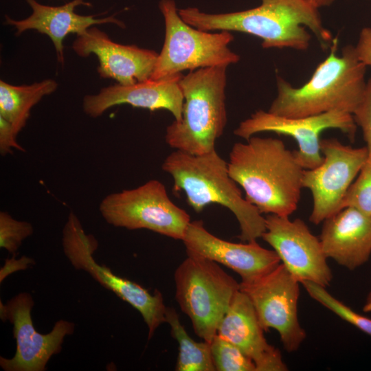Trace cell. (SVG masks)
I'll use <instances>...</instances> for the list:
<instances>
[{
	"instance_id": "obj_1",
	"label": "cell",
	"mask_w": 371,
	"mask_h": 371,
	"mask_svg": "<svg viewBox=\"0 0 371 371\" xmlns=\"http://www.w3.org/2000/svg\"><path fill=\"white\" fill-rule=\"evenodd\" d=\"M260 5L245 10L211 14L194 7L178 10L181 19L199 30L236 31L262 40V47L306 50L311 36L324 49L335 38L322 21L319 8L311 0H260Z\"/></svg>"
},
{
	"instance_id": "obj_2",
	"label": "cell",
	"mask_w": 371,
	"mask_h": 371,
	"mask_svg": "<svg viewBox=\"0 0 371 371\" xmlns=\"http://www.w3.org/2000/svg\"><path fill=\"white\" fill-rule=\"evenodd\" d=\"M229 158L230 177L261 214L290 216L297 210L304 169L281 139L253 135L235 143Z\"/></svg>"
},
{
	"instance_id": "obj_3",
	"label": "cell",
	"mask_w": 371,
	"mask_h": 371,
	"mask_svg": "<svg viewBox=\"0 0 371 371\" xmlns=\"http://www.w3.org/2000/svg\"><path fill=\"white\" fill-rule=\"evenodd\" d=\"M337 43L335 38L328 56L302 87H294L278 76L277 95L268 111L291 118L333 111L353 114L365 92L367 67L359 60L353 45L344 47L338 55Z\"/></svg>"
},
{
	"instance_id": "obj_4",
	"label": "cell",
	"mask_w": 371,
	"mask_h": 371,
	"mask_svg": "<svg viewBox=\"0 0 371 371\" xmlns=\"http://www.w3.org/2000/svg\"><path fill=\"white\" fill-rule=\"evenodd\" d=\"M161 168L173 179L175 191H183L188 205L197 213L216 203L229 210L237 219L242 242L256 241L265 231V219L243 197L230 177L226 162L216 151L193 155L179 150L169 154Z\"/></svg>"
},
{
	"instance_id": "obj_5",
	"label": "cell",
	"mask_w": 371,
	"mask_h": 371,
	"mask_svg": "<svg viewBox=\"0 0 371 371\" xmlns=\"http://www.w3.org/2000/svg\"><path fill=\"white\" fill-rule=\"evenodd\" d=\"M226 66L196 69L179 81L182 118L166 128V142L175 150L203 155L215 149L227 122Z\"/></svg>"
},
{
	"instance_id": "obj_6",
	"label": "cell",
	"mask_w": 371,
	"mask_h": 371,
	"mask_svg": "<svg viewBox=\"0 0 371 371\" xmlns=\"http://www.w3.org/2000/svg\"><path fill=\"white\" fill-rule=\"evenodd\" d=\"M175 299L190 318L195 334L211 342L240 283L217 262L187 254L174 273Z\"/></svg>"
},
{
	"instance_id": "obj_7",
	"label": "cell",
	"mask_w": 371,
	"mask_h": 371,
	"mask_svg": "<svg viewBox=\"0 0 371 371\" xmlns=\"http://www.w3.org/2000/svg\"><path fill=\"white\" fill-rule=\"evenodd\" d=\"M165 40L151 75L160 79L181 74L184 70L235 64L240 56L229 48L234 36L229 31L209 32L195 28L179 16L174 0H161Z\"/></svg>"
},
{
	"instance_id": "obj_8",
	"label": "cell",
	"mask_w": 371,
	"mask_h": 371,
	"mask_svg": "<svg viewBox=\"0 0 371 371\" xmlns=\"http://www.w3.org/2000/svg\"><path fill=\"white\" fill-rule=\"evenodd\" d=\"M99 210L113 226L146 229L180 240L191 221L187 212L171 201L164 185L156 179L108 194L100 202Z\"/></svg>"
},
{
	"instance_id": "obj_9",
	"label": "cell",
	"mask_w": 371,
	"mask_h": 371,
	"mask_svg": "<svg viewBox=\"0 0 371 371\" xmlns=\"http://www.w3.org/2000/svg\"><path fill=\"white\" fill-rule=\"evenodd\" d=\"M62 245L65 255L76 269L87 271L102 286L139 312L148 329V339L161 324L166 323L168 307L161 293L155 290L152 294L141 285L98 264L93 256L98 248L97 240L85 233L79 218L72 212L63 229Z\"/></svg>"
},
{
	"instance_id": "obj_10",
	"label": "cell",
	"mask_w": 371,
	"mask_h": 371,
	"mask_svg": "<svg viewBox=\"0 0 371 371\" xmlns=\"http://www.w3.org/2000/svg\"><path fill=\"white\" fill-rule=\"evenodd\" d=\"M300 284L281 262L254 282H240L263 330H276L287 352L297 351L306 337L298 319Z\"/></svg>"
},
{
	"instance_id": "obj_11",
	"label": "cell",
	"mask_w": 371,
	"mask_h": 371,
	"mask_svg": "<svg viewBox=\"0 0 371 371\" xmlns=\"http://www.w3.org/2000/svg\"><path fill=\"white\" fill-rule=\"evenodd\" d=\"M323 161L304 170L302 187L310 190L313 209L309 221L315 225L342 210L344 196L368 158L365 147L353 148L337 139L320 140Z\"/></svg>"
},
{
	"instance_id": "obj_12",
	"label": "cell",
	"mask_w": 371,
	"mask_h": 371,
	"mask_svg": "<svg viewBox=\"0 0 371 371\" xmlns=\"http://www.w3.org/2000/svg\"><path fill=\"white\" fill-rule=\"evenodd\" d=\"M329 128L339 129L354 141L357 126L352 114L340 111L291 118L258 110L242 121L234 131V134L246 140L262 132L292 137L299 147L298 150L293 151L295 157L306 170L315 168L323 161L320 134Z\"/></svg>"
},
{
	"instance_id": "obj_13",
	"label": "cell",
	"mask_w": 371,
	"mask_h": 371,
	"mask_svg": "<svg viewBox=\"0 0 371 371\" xmlns=\"http://www.w3.org/2000/svg\"><path fill=\"white\" fill-rule=\"evenodd\" d=\"M34 304L32 295L26 292L19 293L5 304L1 302V318L12 324L16 342L12 358L0 357V366L5 371L45 370L49 359L61 350L65 337L74 331V323L60 319L49 333L37 332L31 317Z\"/></svg>"
},
{
	"instance_id": "obj_14",
	"label": "cell",
	"mask_w": 371,
	"mask_h": 371,
	"mask_svg": "<svg viewBox=\"0 0 371 371\" xmlns=\"http://www.w3.org/2000/svg\"><path fill=\"white\" fill-rule=\"evenodd\" d=\"M261 238L276 251L280 262L298 280L330 285L333 273L327 263L319 238L300 218L269 214Z\"/></svg>"
},
{
	"instance_id": "obj_15",
	"label": "cell",
	"mask_w": 371,
	"mask_h": 371,
	"mask_svg": "<svg viewBox=\"0 0 371 371\" xmlns=\"http://www.w3.org/2000/svg\"><path fill=\"white\" fill-rule=\"evenodd\" d=\"M182 241L186 253L221 264L235 271L241 282H251L274 269L281 262L274 250L256 241L232 243L211 234L201 220L190 221Z\"/></svg>"
},
{
	"instance_id": "obj_16",
	"label": "cell",
	"mask_w": 371,
	"mask_h": 371,
	"mask_svg": "<svg viewBox=\"0 0 371 371\" xmlns=\"http://www.w3.org/2000/svg\"><path fill=\"white\" fill-rule=\"evenodd\" d=\"M72 49L82 58L95 55L100 76L115 80L122 85L150 79L158 57V53L153 50L117 43L95 27L77 36Z\"/></svg>"
},
{
	"instance_id": "obj_17",
	"label": "cell",
	"mask_w": 371,
	"mask_h": 371,
	"mask_svg": "<svg viewBox=\"0 0 371 371\" xmlns=\"http://www.w3.org/2000/svg\"><path fill=\"white\" fill-rule=\"evenodd\" d=\"M182 76L178 74L129 85L117 83L104 87L99 93L83 98V111L86 115L95 118L114 106L130 104L150 111H169L175 120L179 121L182 118L184 100L179 85Z\"/></svg>"
},
{
	"instance_id": "obj_18",
	"label": "cell",
	"mask_w": 371,
	"mask_h": 371,
	"mask_svg": "<svg viewBox=\"0 0 371 371\" xmlns=\"http://www.w3.org/2000/svg\"><path fill=\"white\" fill-rule=\"evenodd\" d=\"M32 9V14L27 18L16 20L8 15L5 23L16 30V35L19 36L27 30H36L47 35L53 43L58 62L64 65V40L69 34L77 36L85 34L88 29L95 25L113 23L120 27L124 23L110 15L104 18H97L98 14L80 15L75 12L79 5L91 6V3L85 0H72L64 5L51 6L38 3L36 0H25Z\"/></svg>"
},
{
	"instance_id": "obj_19",
	"label": "cell",
	"mask_w": 371,
	"mask_h": 371,
	"mask_svg": "<svg viewBox=\"0 0 371 371\" xmlns=\"http://www.w3.org/2000/svg\"><path fill=\"white\" fill-rule=\"evenodd\" d=\"M264 331L250 300L239 290L223 317L217 334L249 358L256 371L288 370L281 352L267 342Z\"/></svg>"
},
{
	"instance_id": "obj_20",
	"label": "cell",
	"mask_w": 371,
	"mask_h": 371,
	"mask_svg": "<svg viewBox=\"0 0 371 371\" xmlns=\"http://www.w3.org/2000/svg\"><path fill=\"white\" fill-rule=\"evenodd\" d=\"M319 240L327 259L354 270L371 255V216L346 207L323 221Z\"/></svg>"
},
{
	"instance_id": "obj_21",
	"label": "cell",
	"mask_w": 371,
	"mask_h": 371,
	"mask_svg": "<svg viewBox=\"0 0 371 371\" xmlns=\"http://www.w3.org/2000/svg\"><path fill=\"white\" fill-rule=\"evenodd\" d=\"M58 87L53 79L22 85H13L1 80L0 116L11 124L18 135L26 125L32 107L43 98L56 91Z\"/></svg>"
},
{
	"instance_id": "obj_22",
	"label": "cell",
	"mask_w": 371,
	"mask_h": 371,
	"mask_svg": "<svg viewBox=\"0 0 371 371\" xmlns=\"http://www.w3.org/2000/svg\"><path fill=\"white\" fill-rule=\"evenodd\" d=\"M166 323L179 346L176 363L177 371H215L210 343L196 341L188 334L181 324L177 311L168 307Z\"/></svg>"
},
{
	"instance_id": "obj_23",
	"label": "cell",
	"mask_w": 371,
	"mask_h": 371,
	"mask_svg": "<svg viewBox=\"0 0 371 371\" xmlns=\"http://www.w3.org/2000/svg\"><path fill=\"white\" fill-rule=\"evenodd\" d=\"M309 296L338 317L371 337V319L357 313L327 291L326 287L312 282L301 283Z\"/></svg>"
},
{
	"instance_id": "obj_24",
	"label": "cell",
	"mask_w": 371,
	"mask_h": 371,
	"mask_svg": "<svg viewBox=\"0 0 371 371\" xmlns=\"http://www.w3.org/2000/svg\"><path fill=\"white\" fill-rule=\"evenodd\" d=\"M211 352L217 371H256L254 362L237 346L216 334L212 341Z\"/></svg>"
},
{
	"instance_id": "obj_25",
	"label": "cell",
	"mask_w": 371,
	"mask_h": 371,
	"mask_svg": "<svg viewBox=\"0 0 371 371\" xmlns=\"http://www.w3.org/2000/svg\"><path fill=\"white\" fill-rule=\"evenodd\" d=\"M346 207L371 216V161L368 159L344 196L342 209Z\"/></svg>"
},
{
	"instance_id": "obj_26",
	"label": "cell",
	"mask_w": 371,
	"mask_h": 371,
	"mask_svg": "<svg viewBox=\"0 0 371 371\" xmlns=\"http://www.w3.org/2000/svg\"><path fill=\"white\" fill-rule=\"evenodd\" d=\"M34 232L32 224L14 218L9 213L0 212V247L14 254L23 241Z\"/></svg>"
},
{
	"instance_id": "obj_27",
	"label": "cell",
	"mask_w": 371,
	"mask_h": 371,
	"mask_svg": "<svg viewBox=\"0 0 371 371\" xmlns=\"http://www.w3.org/2000/svg\"><path fill=\"white\" fill-rule=\"evenodd\" d=\"M352 115L357 127L361 129L366 144L367 159L371 161V76L366 82L362 100Z\"/></svg>"
},
{
	"instance_id": "obj_28",
	"label": "cell",
	"mask_w": 371,
	"mask_h": 371,
	"mask_svg": "<svg viewBox=\"0 0 371 371\" xmlns=\"http://www.w3.org/2000/svg\"><path fill=\"white\" fill-rule=\"evenodd\" d=\"M17 135L11 124L0 116V153L2 156L12 153V149L22 152L25 150L17 143Z\"/></svg>"
},
{
	"instance_id": "obj_29",
	"label": "cell",
	"mask_w": 371,
	"mask_h": 371,
	"mask_svg": "<svg viewBox=\"0 0 371 371\" xmlns=\"http://www.w3.org/2000/svg\"><path fill=\"white\" fill-rule=\"evenodd\" d=\"M359 60L366 67H371V28L363 27L355 46Z\"/></svg>"
},
{
	"instance_id": "obj_30",
	"label": "cell",
	"mask_w": 371,
	"mask_h": 371,
	"mask_svg": "<svg viewBox=\"0 0 371 371\" xmlns=\"http://www.w3.org/2000/svg\"><path fill=\"white\" fill-rule=\"evenodd\" d=\"M31 262V259L27 257H22L19 260H16L14 257L12 259L7 260L3 269H9L10 272L17 270L26 269L27 265Z\"/></svg>"
},
{
	"instance_id": "obj_31",
	"label": "cell",
	"mask_w": 371,
	"mask_h": 371,
	"mask_svg": "<svg viewBox=\"0 0 371 371\" xmlns=\"http://www.w3.org/2000/svg\"><path fill=\"white\" fill-rule=\"evenodd\" d=\"M313 3L318 8L326 7L330 5L335 0H311Z\"/></svg>"
},
{
	"instance_id": "obj_32",
	"label": "cell",
	"mask_w": 371,
	"mask_h": 371,
	"mask_svg": "<svg viewBox=\"0 0 371 371\" xmlns=\"http://www.w3.org/2000/svg\"><path fill=\"white\" fill-rule=\"evenodd\" d=\"M363 311L365 313L371 312V289L366 297V300L363 306Z\"/></svg>"
}]
</instances>
